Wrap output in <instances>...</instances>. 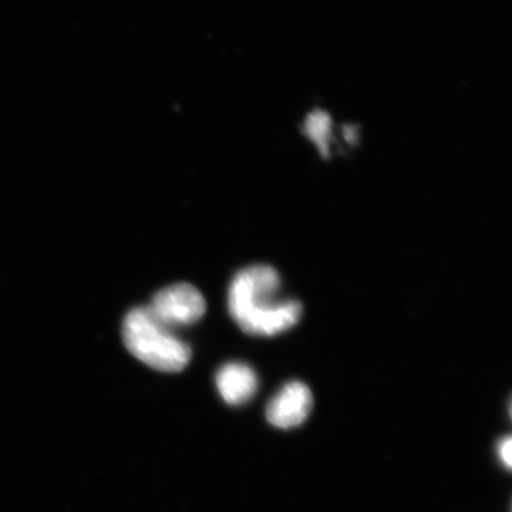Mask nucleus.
Instances as JSON below:
<instances>
[{"label": "nucleus", "mask_w": 512, "mask_h": 512, "mask_svg": "<svg viewBox=\"0 0 512 512\" xmlns=\"http://www.w3.org/2000/svg\"><path fill=\"white\" fill-rule=\"evenodd\" d=\"M313 405L312 394L306 384L293 381L285 384L266 409L267 420L283 430L297 427L309 416Z\"/></svg>", "instance_id": "nucleus-4"}, {"label": "nucleus", "mask_w": 512, "mask_h": 512, "mask_svg": "<svg viewBox=\"0 0 512 512\" xmlns=\"http://www.w3.org/2000/svg\"><path fill=\"white\" fill-rule=\"evenodd\" d=\"M217 389L222 399L230 406L245 405L258 390L259 380L255 371L247 364L232 362L217 371Z\"/></svg>", "instance_id": "nucleus-5"}, {"label": "nucleus", "mask_w": 512, "mask_h": 512, "mask_svg": "<svg viewBox=\"0 0 512 512\" xmlns=\"http://www.w3.org/2000/svg\"><path fill=\"white\" fill-rule=\"evenodd\" d=\"M160 322L170 326L195 324L206 313V299L195 286L175 284L156 293L149 306Z\"/></svg>", "instance_id": "nucleus-3"}, {"label": "nucleus", "mask_w": 512, "mask_h": 512, "mask_svg": "<svg viewBox=\"0 0 512 512\" xmlns=\"http://www.w3.org/2000/svg\"><path fill=\"white\" fill-rule=\"evenodd\" d=\"M280 277L271 266L255 265L235 275L230 284V316L243 332L271 337L293 328L302 317L297 300L279 298Z\"/></svg>", "instance_id": "nucleus-1"}, {"label": "nucleus", "mask_w": 512, "mask_h": 512, "mask_svg": "<svg viewBox=\"0 0 512 512\" xmlns=\"http://www.w3.org/2000/svg\"><path fill=\"white\" fill-rule=\"evenodd\" d=\"M126 348L134 357L163 373H179L187 368L191 349L160 322L149 306L136 307L127 313L123 324Z\"/></svg>", "instance_id": "nucleus-2"}, {"label": "nucleus", "mask_w": 512, "mask_h": 512, "mask_svg": "<svg viewBox=\"0 0 512 512\" xmlns=\"http://www.w3.org/2000/svg\"><path fill=\"white\" fill-rule=\"evenodd\" d=\"M498 456L501 458L502 463L511 469L512 465V440L509 437L501 440V443L498 445Z\"/></svg>", "instance_id": "nucleus-6"}]
</instances>
